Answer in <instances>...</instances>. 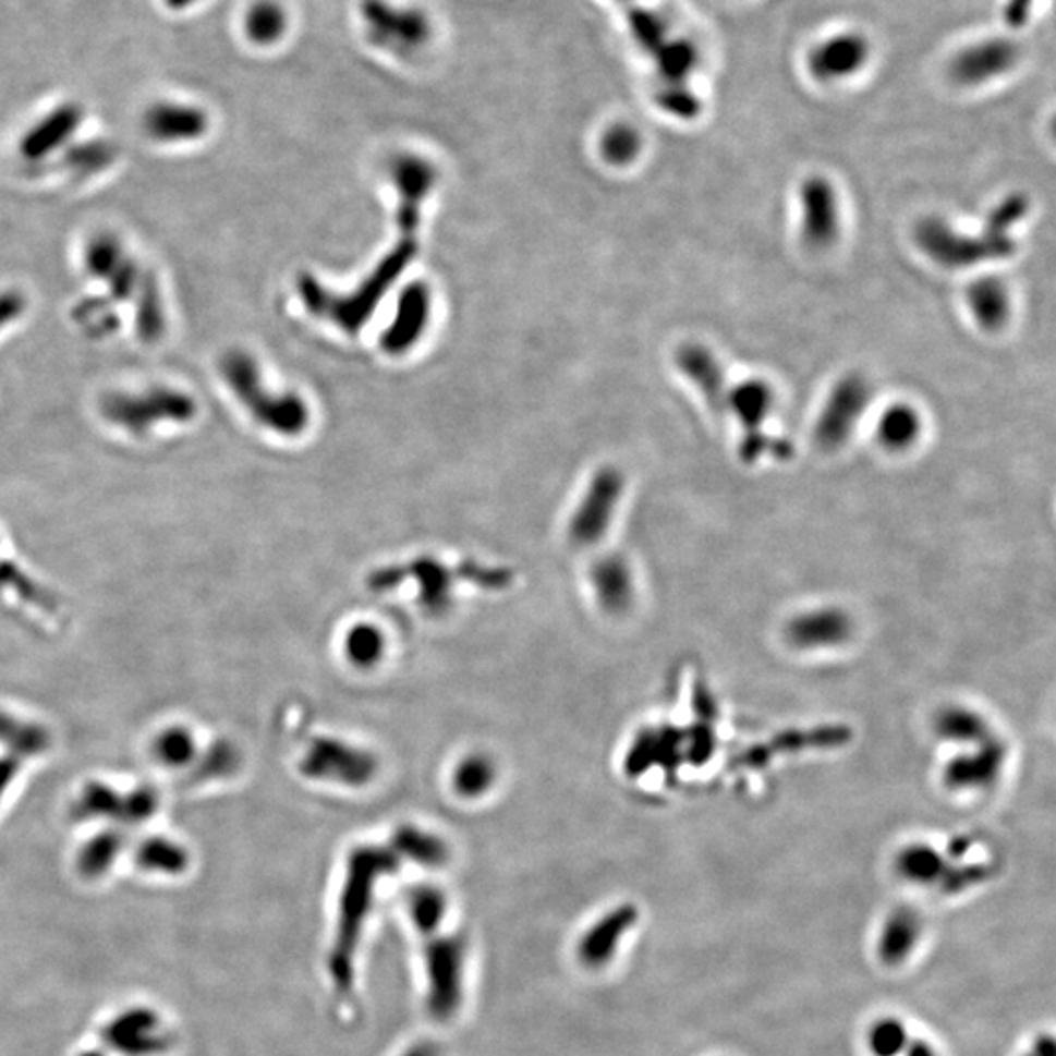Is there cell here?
Wrapping results in <instances>:
<instances>
[{
  "label": "cell",
  "instance_id": "obj_1",
  "mask_svg": "<svg viewBox=\"0 0 1056 1056\" xmlns=\"http://www.w3.org/2000/svg\"><path fill=\"white\" fill-rule=\"evenodd\" d=\"M393 184L400 194L398 226L400 239L388 257L381 258L374 267L371 277L362 282L352 294H333L319 284L312 275L298 278V294L305 309L315 317L329 319L347 333H359L362 325L371 319L376 305L388 294L401 272L410 267L411 260L420 251L421 204L435 184V169L420 157H401L391 169Z\"/></svg>",
  "mask_w": 1056,
  "mask_h": 1056
},
{
  "label": "cell",
  "instance_id": "obj_2",
  "mask_svg": "<svg viewBox=\"0 0 1056 1056\" xmlns=\"http://www.w3.org/2000/svg\"><path fill=\"white\" fill-rule=\"evenodd\" d=\"M218 371L226 388L260 427L282 437H298L307 428L309 410L305 401L295 393L268 391L253 354L229 349L221 354Z\"/></svg>",
  "mask_w": 1056,
  "mask_h": 1056
},
{
  "label": "cell",
  "instance_id": "obj_3",
  "mask_svg": "<svg viewBox=\"0 0 1056 1056\" xmlns=\"http://www.w3.org/2000/svg\"><path fill=\"white\" fill-rule=\"evenodd\" d=\"M100 417L130 437H147L162 425H192L198 401L182 388L155 384L143 390H116L100 401Z\"/></svg>",
  "mask_w": 1056,
  "mask_h": 1056
},
{
  "label": "cell",
  "instance_id": "obj_4",
  "mask_svg": "<svg viewBox=\"0 0 1056 1056\" xmlns=\"http://www.w3.org/2000/svg\"><path fill=\"white\" fill-rule=\"evenodd\" d=\"M915 245L925 257L947 268H969L988 260H1002L1016 253L1009 233L984 223L981 235H969L951 228L942 218H925L915 226Z\"/></svg>",
  "mask_w": 1056,
  "mask_h": 1056
},
{
  "label": "cell",
  "instance_id": "obj_5",
  "mask_svg": "<svg viewBox=\"0 0 1056 1056\" xmlns=\"http://www.w3.org/2000/svg\"><path fill=\"white\" fill-rule=\"evenodd\" d=\"M81 260L88 278L105 286L106 295L114 304H134L143 282L151 275L130 253L124 241L110 231H100L88 239Z\"/></svg>",
  "mask_w": 1056,
  "mask_h": 1056
},
{
  "label": "cell",
  "instance_id": "obj_6",
  "mask_svg": "<svg viewBox=\"0 0 1056 1056\" xmlns=\"http://www.w3.org/2000/svg\"><path fill=\"white\" fill-rule=\"evenodd\" d=\"M773 405H775V393L767 381H740L732 390H728L726 411L733 413V417L742 425L740 458L748 464L763 457L765 452H773V454H779L780 450L790 452L789 445L777 442L763 433V423L769 417Z\"/></svg>",
  "mask_w": 1056,
  "mask_h": 1056
},
{
  "label": "cell",
  "instance_id": "obj_7",
  "mask_svg": "<svg viewBox=\"0 0 1056 1056\" xmlns=\"http://www.w3.org/2000/svg\"><path fill=\"white\" fill-rule=\"evenodd\" d=\"M871 401V386L859 374H847L834 386L814 427V442L822 450H836L851 437Z\"/></svg>",
  "mask_w": 1056,
  "mask_h": 1056
},
{
  "label": "cell",
  "instance_id": "obj_8",
  "mask_svg": "<svg viewBox=\"0 0 1056 1056\" xmlns=\"http://www.w3.org/2000/svg\"><path fill=\"white\" fill-rule=\"evenodd\" d=\"M802 241L814 251L834 245L839 233V202L836 189L824 177H810L800 186Z\"/></svg>",
  "mask_w": 1056,
  "mask_h": 1056
},
{
  "label": "cell",
  "instance_id": "obj_9",
  "mask_svg": "<svg viewBox=\"0 0 1056 1056\" xmlns=\"http://www.w3.org/2000/svg\"><path fill=\"white\" fill-rule=\"evenodd\" d=\"M1019 49L1009 39H984L962 49L952 59L951 76L962 86H981L1006 75L1018 63Z\"/></svg>",
  "mask_w": 1056,
  "mask_h": 1056
},
{
  "label": "cell",
  "instance_id": "obj_10",
  "mask_svg": "<svg viewBox=\"0 0 1056 1056\" xmlns=\"http://www.w3.org/2000/svg\"><path fill=\"white\" fill-rule=\"evenodd\" d=\"M869 41L857 32H841L822 39L809 56L810 75L820 83L843 81L855 75L869 59Z\"/></svg>",
  "mask_w": 1056,
  "mask_h": 1056
},
{
  "label": "cell",
  "instance_id": "obj_11",
  "mask_svg": "<svg viewBox=\"0 0 1056 1056\" xmlns=\"http://www.w3.org/2000/svg\"><path fill=\"white\" fill-rule=\"evenodd\" d=\"M83 124V108L73 102L53 108L20 139V155L28 162H41L68 149L76 130Z\"/></svg>",
  "mask_w": 1056,
  "mask_h": 1056
},
{
  "label": "cell",
  "instance_id": "obj_12",
  "mask_svg": "<svg viewBox=\"0 0 1056 1056\" xmlns=\"http://www.w3.org/2000/svg\"><path fill=\"white\" fill-rule=\"evenodd\" d=\"M210 128L208 114L198 106L157 102L143 114V130L153 142L179 145L202 139Z\"/></svg>",
  "mask_w": 1056,
  "mask_h": 1056
},
{
  "label": "cell",
  "instance_id": "obj_13",
  "mask_svg": "<svg viewBox=\"0 0 1056 1056\" xmlns=\"http://www.w3.org/2000/svg\"><path fill=\"white\" fill-rule=\"evenodd\" d=\"M624 480L615 468H603L591 482L580 511L573 519V534L581 543H593L599 534L607 531L615 505L622 494Z\"/></svg>",
  "mask_w": 1056,
  "mask_h": 1056
},
{
  "label": "cell",
  "instance_id": "obj_14",
  "mask_svg": "<svg viewBox=\"0 0 1056 1056\" xmlns=\"http://www.w3.org/2000/svg\"><path fill=\"white\" fill-rule=\"evenodd\" d=\"M430 292L425 284H410L401 292L390 327L381 333V349L388 354H405L427 329Z\"/></svg>",
  "mask_w": 1056,
  "mask_h": 1056
},
{
  "label": "cell",
  "instance_id": "obj_15",
  "mask_svg": "<svg viewBox=\"0 0 1056 1056\" xmlns=\"http://www.w3.org/2000/svg\"><path fill=\"white\" fill-rule=\"evenodd\" d=\"M853 632L849 615L836 607L804 610L790 620L787 638L800 650H826L846 644Z\"/></svg>",
  "mask_w": 1056,
  "mask_h": 1056
},
{
  "label": "cell",
  "instance_id": "obj_16",
  "mask_svg": "<svg viewBox=\"0 0 1056 1056\" xmlns=\"http://www.w3.org/2000/svg\"><path fill=\"white\" fill-rule=\"evenodd\" d=\"M972 752L961 753L945 767V780L951 789H984L998 779L1006 762L1004 743L988 738L972 745Z\"/></svg>",
  "mask_w": 1056,
  "mask_h": 1056
},
{
  "label": "cell",
  "instance_id": "obj_17",
  "mask_svg": "<svg viewBox=\"0 0 1056 1056\" xmlns=\"http://www.w3.org/2000/svg\"><path fill=\"white\" fill-rule=\"evenodd\" d=\"M677 368L685 374L703 393L704 401L716 415L726 413V380L723 366L704 344L687 343L676 352Z\"/></svg>",
  "mask_w": 1056,
  "mask_h": 1056
},
{
  "label": "cell",
  "instance_id": "obj_18",
  "mask_svg": "<svg viewBox=\"0 0 1056 1056\" xmlns=\"http://www.w3.org/2000/svg\"><path fill=\"white\" fill-rule=\"evenodd\" d=\"M132 309H134V329L137 339L145 344L159 343L167 333L169 317H167V304L162 298L161 286L153 272L135 295Z\"/></svg>",
  "mask_w": 1056,
  "mask_h": 1056
},
{
  "label": "cell",
  "instance_id": "obj_19",
  "mask_svg": "<svg viewBox=\"0 0 1056 1056\" xmlns=\"http://www.w3.org/2000/svg\"><path fill=\"white\" fill-rule=\"evenodd\" d=\"M0 745L20 760H29L49 752L53 736L44 724L22 720L14 714L0 711Z\"/></svg>",
  "mask_w": 1056,
  "mask_h": 1056
},
{
  "label": "cell",
  "instance_id": "obj_20",
  "mask_svg": "<svg viewBox=\"0 0 1056 1056\" xmlns=\"http://www.w3.org/2000/svg\"><path fill=\"white\" fill-rule=\"evenodd\" d=\"M922 937V920L920 915L902 908L886 920L885 927L878 937V955L888 964L905 961Z\"/></svg>",
  "mask_w": 1056,
  "mask_h": 1056
},
{
  "label": "cell",
  "instance_id": "obj_21",
  "mask_svg": "<svg viewBox=\"0 0 1056 1056\" xmlns=\"http://www.w3.org/2000/svg\"><path fill=\"white\" fill-rule=\"evenodd\" d=\"M969 307L986 331H998L1009 317L1008 288L998 278H982L969 288Z\"/></svg>",
  "mask_w": 1056,
  "mask_h": 1056
},
{
  "label": "cell",
  "instance_id": "obj_22",
  "mask_svg": "<svg viewBox=\"0 0 1056 1056\" xmlns=\"http://www.w3.org/2000/svg\"><path fill=\"white\" fill-rule=\"evenodd\" d=\"M896 871L906 881L920 886H943L949 875L947 859L933 847L925 843H912L905 847L896 857Z\"/></svg>",
  "mask_w": 1056,
  "mask_h": 1056
},
{
  "label": "cell",
  "instance_id": "obj_23",
  "mask_svg": "<svg viewBox=\"0 0 1056 1056\" xmlns=\"http://www.w3.org/2000/svg\"><path fill=\"white\" fill-rule=\"evenodd\" d=\"M935 730L947 742L979 745L992 738L988 723L981 713L967 706H949L935 720Z\"/></svg>",
  "mask_w": 1056,
  "mask_h": 1056
},
{
  "label": "cell",
  "instance_id": "obj_24",
  "mask_svg": "<svg viewBox=\"0 0 1056 1056\" xmlns=\"http://www.w3.org/2000/svg\"><path fill=\"white\" fill-rule=\"evenodd\" d=\"M122 792L102 782V780H88L85 787L78 792L75 802L71 804V816L83 822V820H112L120 822L122 816Z\"/></svg>",
  "mask_w": 1056,
  "mask_h": 1056
},
{
  "label": "cell",
  "instance_id": "obj_25",
  "mask_svg": "<svg viewBox=\"0 0 1056 1056\" xmlns=\"http://www.w3.org/2000/svg\"><path fill=\"white\" fill-rule=\"evenodd\" d=\"M151 753L155 762L162 767L184 769V767H192V763L196 762L198 745L192 730L181 724H174L162 728L161 732L155 736Z\"/></svg>",
  "mask_w": 1056,
  "mask_h": 1056
},
{
  "label": "cell",
  "instance_id": "obj_26",
  "mask_svg": "<svg viewBox=\"0 0 1056 1056\" xmlns=\"http://www.w3.org/2000/svg\"><path fill=\"white\" fill-rule=\"evenodd\" d=\"M108 295H85L76 302L71 317L76 327L90 339H108L120 329V315Z\"/></svg>",
  "mask_w": 1056,
  "mask_h": 1056
},
{
  "label": "cell",
  "instance_id": "obj_27",
  "mask_svg": "<svg viewBox=\"0 0 1056 1056\" xmlns=\"http://www.w3.org/2000/svg\"><path fill=\"white\" fill-rule=\"evenodd\" d=\"M922 421L914 408L898 403L881 415L876 425V435L888 450H906L912 447L920 437Z\"/></svg>",
  "mask_w": 1056,
  "mask_h": 1056
},
{
  "label": "cell",
  "instance_id": "obj_28",
  "mask_svg": "<svg viewBox=\"0 0 1056 1056\" xmlns=\"http://www.w3.org/2000/svg\"><path fill=\"white\" fill-rule=\"evenodd\" d=\"M654 58L657 59L661 86H687V78L699 65V51L685 39H667Z\"/></svg>",
  "mask_w": 1056,
  "mask_h": 1056
},
{
  "label": "cell",
  "instance_id": "obj_29",
  "mask_svg": "<svg viewBox=\"0 0 1056 1056\" xmlns=\"http://www.w3.org/2000/svg\"><path fill=\"white\" fill-rule=\"evenodd\" d=\"M137 863L145 871L179 875L189 865V851L169 838H147L137 847Z\"/></svg>",
  "mask_w": 1056,
  "mask_h": 1056
},
{
  "label": "cell",
  "instance_id": "obj_30",
  "mask_svg": "<svg viewBox=\"0 0 1056 1056\" xmlns=\"http://www.w3.org/2000/svg\"><path fill=\"white\" fill-rule=\"evenodd\" d=\"M636 922V910L632 908H620L615 914H610L605 922H600L593 932L590 939L583 943L585 959L590 961H605L615 952V945L620 942V937L627 933L630 925Z\"/></svg>",
  "mask_w": 1056,
  "mask_h": 1056
},
{
  "label": "cell",
  "instance_id": "obj_31",
  "mask_svg": "<svg viewBox=\"0 0 1056 1056\" xmlns=\"http://www.w3.org/2000/svg\"><path fill=\"white\" fill-rule=\"evenodd\" d=\"M124 834L120 829H105L86 841L78 853V871L85 876L105 875L116 857L124 847Z\"/></svg>",
  "mask_w": 1056,
  "mask_h": 1056
},
{
  "label": "cell",
  "instance_id": "obj_32",
  "mask_svg": "<svg viewBox=\"0 0 1056 1056\" xmlns=\"http://www.w3.org/2000/svg\"><path fill=\"white\" fill-rule=\"evenodd\" d=\"M239 750L228 740L210 743L208 750L192 763L191 782H206V780L223 779L231 773L238 772Z\"/></svg>",
  "mask_w": 1056,
  "mask_h": 1056
},
{
  "label": "cell",
  "instance_id": "obj_33",
  "mask_svg": "<svg viewBox=\"0 0 1056 1056\" xmlns=\"http://www.w3.org/2000/svg\"><path fill=\"white\" fill-rule=\"evenodd\" d=\"M0 590H10L20 599L28 600L29 605L41 610L56 612L59 609L58 599L10 560H0Z\"/></svg>",
  "mask_w": 1056,
  "mask_h": 1056
},
{
  "label": "cell",
  "instance_id": "obj_34",
  "mask_svg": "<svg viewBox=\"0 0 1056 1056\" xmlns=\"http://www.w3.org/2000/svg\"><path fill=\"white\" fill-rule=\"evenodd\" d=\"M910 1033L902 1019L881 1018L866 1031V1047L873 1056H902Z\"/></svg>",
  "mask_w": 1056,
  "mask_h": 1056
},
{
  "label": "cell",
  "instance_id": "obj_35",
  "mask_svg": "<svg viewBox=\"0 0 1056 1056\" xmlns=\"http://www.w3.org/2000/svg\"><path fill=\"white\" fill-rule=\"evenodd\" d=\"M116 159V147L106 142L78 143L63 151L65 169L76 174L105 171Z\"/></svg>",
  "mask_w": 1056,
  "mask_h": 1056
},
{
  "label": "cell",
  "instance_id": "obj_36",
  "mask_svg": "<svg viewBox=\"0 0 1056 1056\" xmlns=\"http://www.w3.org/2000/svg\"><path fill=\"white\" fill-rule=\"evenodd\" d=\"M286 28V16L282 9L263 0L255 4L247 14V34L257 44H272L277 41Z\"/></svg>",
  "mask_w": 1056,
  "mask_h": 1056
},
{
  "label": "cell",
  "instance_id": "obj_37",
  "mask_svg": "<svg viewBox=\"0 0 1056 1056\" xmlns=\"http://www.w3.org/2000/svg\"><path fill=\"white\" fill-rule=\"evenodd\" d=\"M640 149L642 139L636 130L624 124L612 125L600 143L603 157L612 165H629L636 159Z\"/></svg>",
  "mask_w": 1056,
  "mask_h": 1056
},
{
  "label": "cell",
  "instance_id": "obj_38",
  "mask_svg": "<svg viewBox=\"0 0 1056 1056\" xmlns=\"http://www.w3.org/2000/svg\"><path fill=\"white\" fill-rule=\"evenodd\" d=\"M159 804H161V797H159L157 789L153 785H139L122 797L120 824L139 826L143 822L155 816V812L159 810Z\"/></svg>",
  "mask_w": 1056,
  "mask_h": 1056
},
{
  "label": "cell",
  "instance_id": "obj_39",
  "mask_svg": "<svg viewBox=\"0 0 1056 1056\" xmlns=\"http://www.w3.org/2000/svg\"><path fill=\"white\" fill-rule=\"evenodd\" d=\"M597 585L603 591L605 603H609L615 609H620L622 605L629 603L632 587H630V573L624 563L617 560L603 563L599 568Z\"/></svg>",
  "mask_w": 1056,
  "mask_h": 1056
},
{
  "label": "cell",
  "instance_id": "obj_40",
  "mask_svg": "<svg viewBox=\"0 0 1056 1056\" xmlns=\"http://www.w3.org/2000/svg\"><path fill=\"white\" fill-rule=\"evenodd\" d=\"M657 102L666 112L677 116V118H683V120L695 118L701 110V102L689 90V86H661V90L657 95Z\"/></svg>",
  "mask_w": 1056,
  "mask_h": 1056
},
{
  "label": "cell",
  "instance_id": "obj_41",
  "mask_svg": "<svg viewBox=\"0 0 1056 1056\" xmlns=\"http://www.w3.org/2000/svg\"><path fill=\"white\" fill-rule=\"evenodd\" d=\"M28 309V300L20 290H2L0 292V331L9 325L16 324Z\"/></svg>",
  "mask_w": 1056,
  "mask_h": 1056
},
{
  "label": "cell",
  "instance_id": "obj_42",
  "mask_svg": "<svg viewBox=\"0 0 1056 1056\" xmlns=\"http://www.w3.org/2000/svg\"><path fill=\"white\" fill-rule=\"evenodd\" d=\"M22 762L16 755L12 753H7V755H0V800L7 794V790L10 789V785L14 782V779L19 777L20 769H22Z\"/></svg>",
  "mask_w": 1056,
  "mask_h": 1056
},
{
  "label": "cell",
  "instance_id": "obj_43",
  "mask_svg": "<svg viewBox=\"0 0 1056 1056\" xmlns=\"http://www.w3.org/2000/svg\"><path fill=\"white\" fill-rule=\"evenodd\" d=\"M351 650L356 656H362L364 659L368 657V661H371L372 656L378 652V636H374L371 630L356 632L352 638Z\"/></svg>",
  "mask_w": 1056,
  "mask_h": 1056
},
{
  "label": "cell",
  "instance_id": "obj_44",
  "mask_svg": "<svg viewBox=\"0 0 1056 1056\" xmlns=\"http://www.w3.org/2000/svg\"><path fill=\"white\" fill-rule=\"evenodd\" d=\"M462 789H482L487 777L486 772H482V763H472L462 769Z\"/></svg>",
  "mask_w": 1056,
  "mask_h": 1056
},
{
  "label": "cell",
  "instance_id": "obj_45",
  "mask_svg": "<svg viewBox=\"0 0 1056 1056\" xmlns=\"http://www.w3.org/2000/svg\"><path fill=\"white\" fill-rule=\"evenodd\" d=\"M1031 0H1009L1006 16L1011 26H1021L1023 19H1028V10Z\"/></svg>",
  "mask_w": 1056,
  "mask_h": 1056
},
{
  "label": "cell",
  "instance_id": "obj_46",
  "mask_svg": "<svg viewBox=\"0 0 1056 1056\" xmlns=\"http://www.w3.org/2000/svg\"><path fill=\"white\" fill-rule=\"evenodd\" d=\"M902 1056H939L937 1051L933 1047L932 1043L923 1041V1039H910L908 1047H906Z\"/></svg>",
  "mask_w": 1056,
  "mask_h": 1056
},
{
  "label": "cell",
  "instance_id": "obj_47",
  "mask_svg": "<svg viewBox=\"0 0 1056 1056\" xmlns=\"http://www.w3.org/2000/svg\"><path fill=\"white\" fill-rule=\"evenodd\" d=\"M1023 1056H1055V1043H1053V1039L1051 1037L1039 1039L1035 1047L1031 1048L1028 1055Z\"/></svg>",
  "mask_w": 1056,
  "mask_h": 1056
}]
</instances>
